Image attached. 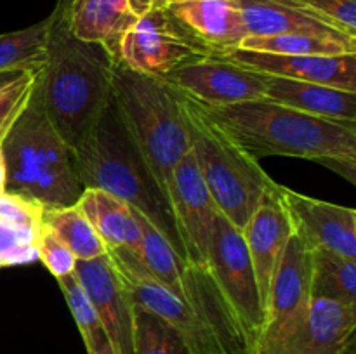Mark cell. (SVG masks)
I'll return each instance as SVG.
<instances>
[{"instance_id":"cell-1","label":"cell","mask_w":356,"mask_h":354,"mask_svg":"<svg viewBox=\"0 0 356 354\" xmlns=\"http://www.w3.org/2000/svg\"><path fill=\"white\" fill-rule=\"evenodd\" d=\"M200 106L240 149L256 160H312L355 183L356 121L313 117L266 97L228 106Z\"/></svg>"},{"instance_id":"cell-2","label":"cell","mask_w":356,"mask_h":354,"mask_svg":"<svg viewBox=\"0 0 356 354\" xmlns=\"http://www.w3.org/2000/svg\"><path fill=\"white\" fill-rule=\"evenodd\" d=\"M45 44V65L38 75L49 121L70 149L87 137L111 99L117 59L104 47L76 38L54 7Z\"/></svg>"},{"instance_id":"cell-3","label":"cell","mask_w":356,"mask_h":354,"mask_svg":"<svg viewBox=\"0 0 356 354\" xmlns=\"http://www.w3.org/2000/svg\"><path fill=\"white\" fill-rule=\"evenodd\" d=\"M111 101L170 214L172 170L181 156L190 151L177 92L162 78L131 71L117 62Z\"/></svg>"},{"instance_id":"cell-4","label":"cell","mask_w":356,"mask_h":354,"mask_svg":"<svg viewBox=\"0 0 356 354\" xmlns=\"http://www.w3.org/2000/svg\"><path fill=\"white\" fill-rule=\"evenodd\" d=\"M2 151L7 193L44 208L72 207L82 196L86 187L76 176L72 149L45 115L38 80L24 111L2 139Z\"/></svg>"},{"instance_id":"cell-5","label":"cell","mask_w":356,"mask_h":354,"mask_svg":"<svg viewBox=\"0 0 356 354\" xmlns=\"http://www.w3.org/2000/svg\"><path fill=\"white\" fill-rule=\"evenodd\" d=\"M76 176L83 187L106 191L152 219L181 253L176 226L165 201L129 139L110 99L92 130L72 149ZM183 255V253H181Z\"/></svg>"},{"instance_id":"cell-6","label":"cell","mask_w":356,"mask_h":354,"mask_svg":"<svg viewBox=\"0 0 356 354\" xmlns=\"http://www.w3.org/2000/svg\"><path fill=\"white\" fill-rule=\"evenodd\" d=\"M177 92V90H176ZM190 149L218 212L242 231L275 180L259 160L240 149L186 94L177 92Z\"/></svg>"},{"instance_id":"cell-7","label":"cell","mask_w":356,"mask_h":354,"mask_svg":"<svg viewBox=\"0 0 356 354\" xmlns=\"http://www.w3.org/2000/svg\"><path fill=\"white\" fill-rule=\"evenodd\" d=\"M204 274L232 335L243 354H252L264 325L263 301L242 231L221 214L216 217Z\"/></svg>"},{"instance_id":"cell-8","label":"cell","mask_w":356,"mask_h":354,"mask_svg":"<svg viewBox=\"0 0 356 354\" xmlns=\"http://www.w3.org/2000/svg\"><path fill=\"white\" fill-rule=\"evenodd\" d=\"M312 298V248L292 233L275 274L252 354H298Z\"/></svg>"},{"instance_id":"cell-9","label":"cell","mask_w":356,"mask_h":354,"mask_svg":"<svg viewBox=\"0 0 356 354\" xmlns=\"http://www.w3.org/2000/svg\"><path fill=\"white\" fill-rule=\"evenodd\" d=\"M108 257L136 307L149 312L176 330L193 354H238L211 319L160 283L134 253L108 248Z\"/></svg>"},{"instance_id":"cell-10","label":"cell","mask_w":356,"mask_h":354,"mask_svg":"<svg viewBox=\"0 0 356 354\" xmlns=\"http://www.w3.org/2000/svg\"><path fill=\"white\" fill-rule=\"evenodd\" d=\"M211 56L198 45L167 9H148L125 31L117 62L131 71L163 78L177 66Z\"/></svg>"},{"instance_id":"cell-11","label":"cell","mask_w":356,"mask_h":354,"mask_svg":"<svg viewBox=\"0 0 356 354\" xmlns=\"http://www.w3.org/2000/svg\"><path fill=\"white\" fill-rule=\"evenodd\" d=\"M170 214L184 262L195 273H205L219 212L202 179L191 149L181 156L172 170Z\"/></svg>"},{"instance_id":"cell-12","label":"cell","mask_w":356,"mask_h":354,"mask_svg":"<svg viewBox=\"0 0 356 354\" xmlns=\"http://www.w3.org/2000/svg\"><path fill=\"white\" fill-rule=\"evenodd\" d=\"M162 80L204 106H228L266 97L263 73L222 56H204L184 62Z\"/></svg>"},{"instance_id":"cell-13","label":"cell","mask_w":356,"mask_h":354,"mask_svg":"<svg viewBox=\"0 0 356 354\" xmlns=\"http://www.w3.org/2000/svg\"><path fill=\"white\" fill-rule=\"evenodd\" d=\"M296 235L312 250H329L356 260V210L306 196L278 184Z\"/></svg>"},{"instance_id":"cell-14","label":"cell","mask_w":356,"mask_h":354,"mask_svg":"<svg viewBox=\"0 0 356 354\" xmlns=\"http://www.w3.org/2000/svg\"><path fill=\"white\" fill-rule=\"evenodd\" d=\"M73 274L103 321L117 354H134V304L108 253L76 260Z\"/></svg>"},{"instance_id":"cell-15","label":"cell","mask_w":356,"mask_h":354,"mask_svg":"<svg viewBox=\"0 0 356 354\" xmlns=\"http://www.w3.org/2000/svg\"><path fill=\"white\" fill-rule=\"evenodd\" d=\"M292 233H294L292 219L285 208L277 183L264 193L249 222L242 229L264 311L273 287L275 274Z\"/></svg>"},{"instance_id":"cell-16","label":"cell","mask_w":356,"mask_h":354,"mask_svg":"<svg viewBox=\"0 0 356 354\" xmlns=\"http://www.w3.org/2000/svg\"><path fill=\"white\" fill-rule=\"evenodd\" d=\"M222 58L263 75L285 76L356 92V54L284 56L233 49Z\"/></svg>"},{"instance_id":"cell-17","label":"cell","mask_w":356,"mask_h":354,"mask_svg":"<svg viewBox=\"0 0 356 354\" xmlns=\"http://www.w3.org/2000/svg\"><path fill=\"white\" fill-rule=\"evenodd\" d=\"M170 14L211 56H225L249 37L240 0H184L170 3Z\"/></svg>"},{"instance_id":"cell-18","label":"cell","mask_w":356,"mask_h":354,"mask_svg":"<svg viewBox=\"0 0 356 354\" xmlns=\"http://www.w3.org/2000/svg\"><path fill=\"white\" fill-rule=\"evenodd\" d=\"M56 6L76 38L101 45L115 59L122 37L139 17L131 0H58Z\"/></svg>"},{"instance_id":"cell-19","label":"cell","mask_w":356,"mask_h":354,"mask_svg":"<svg viewBox=\"0 0 356 354\" xmlns=\"http://www.w3.org/2000/svg\"><path fill=\"white\" fill-rule=\"evenodd\" d=\"M264 83L266 99L273 103L313 117L356 121V92L275 75H264Z\"/></svg>"},{"instance_id":"cell-20","label":"cell","mask_w":356,"mask_h":354,"mask_svg":"<svg viewBox=\"0 0 356 354\" xmlns=\"http://www.w3.org/2000/svg\"><path fill=\"white\" fill-rule=\"evenodd\" d=\"M298 354H356V307L312 298Z\"/></svg>"},{"instance_id":"cell-21","label":"cell","mask_w":356,"mask_h":354,"mask_svg":"<svg viewBox=\"0 0 356 354\" xmlns=\"http://www.w3.org/2000/svg\"><path fill=\"white\" fill-rule=\"evenodd\" d=\"M94 231L108 248H122L138 255L141 228L131 205L101 189L86 187L76 201Z\"/></svg>"},{"instance_id":"cell-22","label":"cell","mask_w":356,"mask_h":354,"mask_svg":"<svg viewBox=\"0 0 356 354\" xmlns=\"http://www.w3.org/2000/svg\"><path fill=\"white\" fill-rule=\"evenodd\" d=\"M240 9L249 37L309 33L356 40L355 37L343 33L325 21L309 16L305 10L289 6L282 0H240Z\"/></svg>"},{"instance_id":"cell-23","label":"cell","mask_w":356,"mask_h":354,"mask_svg":"<svg viewBox=\"0 0 356 354\" xmlns=\"http://www.w3.org/2000/svg\"><path fill=\"white\" fill-rule=\"evenodd\" d=\"M312 297L356 307V260L329 250H312Z\"/></svg>"},{"instance_id":"cell-24","label":"cell","mask_w":356,"mask_h":354,"mask_svg":"<svg viewBox=\"0 0 356 354\" xmlns=\"http://www.w3.org/2000/svg\"><path fill=\"white\" fill-rule=\"evenodd\" d=\"M238 49L284 56H343L356 54V40L309 33L247 37Z\"/></svg>"},{"instance_id":"cell-25","label":"cell","mask_w":356,"mask_h":354,"mask_svg":"<svg viewBox=\"0 0 356 354\" xmlns=\"http://www.w3.org/2000/svg\"><path fill=\"white\" fill-rule=\"evenodd\" d=\"M44 222L72 250L76 260H90L106 253V246L101 242L79 205L45 208Z\"/></svg>"},{"instance_id":"cell-26","label":"cell","mask_w":356,"mask_h":354,"mask_svg":"<svg viewBox=\"0 0 356 354\" xmlns=\"http://www.w3.org/2000/svg\"><path fill=\"white\" fill-rule=\"evenodd\" d=\"M58 283L86 344L87 354H117L103 321L87 298L75 274L72 273L65 278H59Z\"/></svg>"},{"instance_id":"cell-27","label":"cell","mask_w":356,"mask_h":354,"mask_svg":"<svg viewBox=\"0 0 356 354\" xmlns=\"http://www.w3.org/2000/svg\"><path fill=\"white\" fill-rule=\"evenodd\" d=\"M49 24L47 16L23 30L0 35V71L44 68Z\"/></svg>"},{"instance_id":"cell-28","label":"cell","mask_w":356,"mask_h":354,"mask_svg":"<svg viewBox=\"0 0 356 354\" xmlns=\"http://www.w3.org/2000/svg\"><path fill=\"white\" fill-rule=\"evenodd\" d=\"M134 354H193L167 323L134 305Z\"/></svg>"},{"instance_id":"cell-29","label":"cell","mask_w":356,"mask_h":354,"mask_svg":"<svg viewBox=\"0 0 356 354\" xmlns=\"http://www.w3.org/2000/svg\"><path fill=\"white\" fill-rule=\"evenodd\" d=\"M40 69H26L23 75L0 89V141L6 137L9 128L26 108L35 87H37Z\"/></svg>"},{"instance_id":"cell-30","label":"cell","mask_w":356,"mask_h":354,"mask_svg":"<svg viewBox=\"0 0 356 354\" xmlns=\"http://www.w3.org/2000/svg\"><path fill=\"white\" fill-rule=\"evenodd\" d=\"M356 38V0H282Z\"/></svg>"},{"instance_id":"cell-31","label":"cell","mask_w":356,"mask_h":354,"mask_svg":"<svg viewBox=\"0 0 356 354\" xmlns=\"http://www.w3.org/2000/svg\"><path fill=\"white\" fill-rule=\"evenodd\" d=\"M38 231L21 229L0 222V267L21 266L38 260Z\"/></svg>"},{"instance_id":"cell-32","label":"cell","mask_w":356,"mask_h":354,"mask_svg":"<svg viewBox=\"0 0 356 354\" xmlns=\"http://www.w3.org/2000/svg\"><path fill=\"white\" fill-rule=\"evenodd\" d=\"M37 252L38 260L47 267V271L56 280L68 276L75 269L76 259L72 250L58 238V235L45 222H42L40 231H38Z\"/></svg>"},{"instance_id":"cell-33","label":"cell","mask_w":356,"mask_h":354,"mask_svg":"<svg viewBox=\"0 0 356 354\" xmlns=\"http://www.w3.org/2000/svg\"><path fill=\"white\" fill-rule=\"evenodd\" d=\"M45 208L21 194L0 191V222L13 228L40 231Z\"/></svg>"},{"instance_id":"cell-34","label":"cell","mask_w":356,"mask_h":354,"mask_svg":"<svg viewBox=\"0 0 356 354\" xmlns=\"http://www.w3.org/2000/svg\"><path fill=\"white\" fill-rule=\"evenodd\" d=\"M170 0H138V12L143 14L148 9H167Z\"/></svg>"},{"instance_id":"cell-35","label":"cell","mask_w":356,"mask_h":354,"mask_svg":"<svg viewBox=\"0 0 356 354\" xmlns=\"http://www.w3.org/2000/svg\"><path fill=\"white\" fill-rule=\"evenodd\" d=\"M24 71H26V69H7V71H0V89H2L3 85H7L9 82H13V80L17 78L19 75H23Z\"/></svg>"},{"instance_id":"cell-36","label":"cell","mask_w":356,"mask_h":354,"mask_svg":"<svg viewBox=\"0 0 356 354\" xmlns=\"http://www.w3.org/2000/svg\"><path fill=\"white\" fill-rule=\"evenodd\" d=\"M0 191H6V160H3L2 141H0Z\"/></svg>"},{"instance_id":"cell-37","label":"cell","mask_w":356,"mask_h":354,"mask_svg":"<svg viewBox=\"0 0 356 354\" xmlns=\"http://www.w3.org/2000/svg\"><path fill=\"white\" fill-rule=\"evenodd\" d=\"M131 3H132V7H134L136 12H138V0H131ZM138 14H139V12H138Z\"/></svg>"},{"instance_id":"cell-38","label":"cell","mask_w":356,"mask_h":354,"mask_svg":"<svg viewBox=\"0 0 356 354\" xmlns=\"http://www.w3.org/2000/svg\"><path fill=\"white\" fill-rule=\"evenodd\" d=\"M177 2H184V0H170V3H177Z\"/></svg>"}]
</instances>
